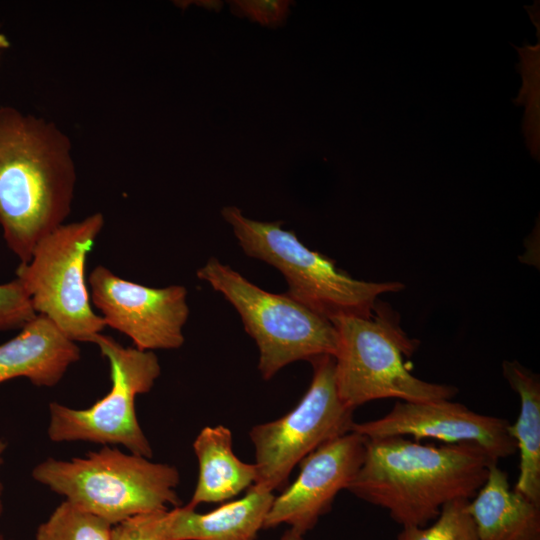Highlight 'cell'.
Instances as JSON below:
<instances>
[{
    "instance_id": "1",
    "label": "cell",
    "mask_w": 540,
    "mask_h": 540,
    "mask_svg": "<svg viewBox=\"0 0 540 540\" xmlns=\"http://www.w3.org/2000/svg\"><path fill=\"white\" fill-rule=\"evenodd\" d=\"M76 167L69 137L53 122L0 107V225L21 263L71 211Z\"/></svg>"
},
{
    "instance_id": "2",
    "label": "cell",
    "mask_w": 540,
    "mask_h": 540,
    "mask_svg": "<svg viewBox=\"0 0 540 540\" xmlns=\"http://www.w3.org/2000/svg\"><path fill=\"white\" fill-rule=\"evenodd\" d=\"M365 445L347 490L386 509L402 527H423L446 503L472 499L498 463L471 443L434 446L393 436L366 439Z\"/></svg>"
},
{
    "instance_id": "3",
    "label": "cell",
    "mask_w": 540,
    "mask_h": 540,
    "mask_svg": "<svg viewBox=\"0 0 540 540\" xmlns=\"http://www.w3.org/2000/svg\"><path fill=\"white\" fill-rule=\"evenodd\" d=\"M33 479L114 526L130 517L178 507V469L167 463L104 445L70 460L47 458Z\"/></svg>"
},
{
    "instance_id": "4",
    "label": "cell",
    "mask_w": 540,
    "mask_h": 540,
    "mask_svg": "<svg viewBox=\"0 0 540 540\" xmlns=\"http://www.w3.org/2000/svg\"><path fill=\"white\" fill-rule=\"evenodd\" d=\"M330 321L338 338L333 356L336 388L349 408L389 398L450 400L458 393L453 385L424 381L408 370L404 357L416 351L418 341L407 335L398 314L381 300L371 317L340 316Z\"/></svg>"
},
{
    "instance_id": "5",
    "label": "cell",
    "mask_w": 540,
    "mask_h": 540,
    "mask_svg": "<svg viewBox=\"0 0 540 540\" xmlns=\"http://www.w3.org/2000/svg\"><path fill=\"white\" fill-rule=\"evenodd\" d=\"M244 253L275 267L288 284L286 294L316 314L332 320L340 316L371 317L379 297L399 292L398 281L369 282L338 269L335 262L307 248L281 221L245 217L235 206L222 209Z\"/></svg>"
},
{
    "instance_id": "6",
    "label": "cell",
    "mask_w": 540,
    "mask_h": 540,
    "mask_svg": "<svg viewBox=\"0 0 540 540\" xmlns=\"http://www.w3.org/2000/svg\"><path fill=\"white\" fill-rule=\"evenodd\" d=\"M197 277L222 294L241 316L257 344L264 380L292 362L334 356L338 338L332 322L286 293L265 291L214 257L197 270Z\"/></svg>"
},
{
    "instance_id": "7",
    "label": "cell",
    "mask_w": 540,
    "mask_h": 540,
    "mask_svg": "<svg viewBox=\"0 0 540 540\" xmlns=\"http://www.w3.org/2000/svg\"><path fill=\"white\" fill-rule=\"evenodd\" d=\"M104 226L100 212L62 224L35 246L16 269L36 314L47 317L70 340L90 342L106 327L90 303L85 279L87 255Z\"/></svg>"
},
{
    "instance_id": "8",
    "label": "cell",
    "mask_w": 540,
    "mask_h": 540,
    "mask_svg": "<svg viewBox=\"0 0 540 540\" xmlns=\"http://www.w3.org/2000/svg\"><path fill=\"white\" fill-rule=\"evenodd\" d=\"M92 343L109 362L111 389L85 409L51 402L49 439L121 445L130 453L151 458L152 447L137 419L135 400L137 395L149 392L160 376L158 357L153 351L124 347L102 333Z\"/></svg>"
},
{
    "instance_id": "9",
    "label": "cell",
    "mask_w": 540,
    "mask_h": 540,
    "mask_svg": "<svg viewBox=\"0 0 540 540\" xmlns=\"http://www.w3.org/2000/svg\"><path fill=\"white\" fill-rule=\"evenodd\" d=\"M309 362L313 376L299 403L282 417L257 424L249 432L257 469L252 486L259 490L284 489L293 468L307 455L352 430L354 410L338 395L333 356Z\"/></svg>"
},
{
    "instance_id": "10",
    "label": "cell",
    "mask_w": 540,
    "mask_h": 540,
    "mask_svg": "<svg viewBox=\"0 0 540 540\" xmlns=\"http://www.w3.org/2000/svg\"><path fill=\"white\" fill-rule=\"evenodd\" d=\"M90 300L106 326L128 336L144 351L180 348L189 316L187 290L181 285L148 287L96 266L88 277Z\"/></svg>"
},
{
    "instance_id": "11",
    "label": "cell",
    "mask_w": 540,
    "mask_h": 540,
    "mask_svg": "<svg viewBox=\"0 0 540 540\" xmlns=\"http://www.w3.org/2000/svg\"><path fill=\"white\" fill-rule=\"evenodd\" d=\"M505 419L476 413L448 399L409 402L397 401L383 417L357 423L352 432L366 439L410 436L430 438L447 444L471 443L498 461L517 452Z\"/></svg>"
},
{
    "instance_id": "12",
    "label": "cell",
    "mask_w": 540,
    "mask_h": 540,
    "mask_svg": "<svg viewBox=\"0 0 540 540\" xmlns=\"http://www.w3.org/2000/svg\"><path fill=\"white\" fill-rule=\"evenodd\" d=\"M366 439L355 432L337 437L307 455L295 481L275 496L263 528L287 524L305 535L328 513L361 467Z\"/></svg>"
},
{
    "instance_id": "13",
    "label": "cell",
    "mask_w": 540,
    "mask_h": 540,
    "mask_svg": "<svg viewBox=\"0 0 540 540\" xmlns=\"http://www.w3.org/2000/svg\"><path fill=\"white\" fill-rule=\"evenodd\" d=\"M79 358L76 342L37 314L19 334L0 345V384L24 377L33 385L52 387Z\"/></svg>"
},
{
    "instance_id": "14",
    "label": "cell",
    "mask_w": 540,
    "mask_h": 540,
    "mask_svg": "<svg viewBox=\"0 0 540 540\" xmlns=\"http://www.w3.org/2000/svg\"><path fill=\"white\" fill-rule=\"evenodd\" d=\"M274 498L251 486L242 498L205 514L186 505L168 509L164 540H255Z\"/></svg>"
},
{
    "instance_id": "15",
    "label": "cell",
    "mask_w": 540,
    "mask_h": 540,
    "mask_svg": "<svg viewBox=\"0 0 540 540\" xmlns=\"http://www.w3.org/2000/svg\"><path fill=\"white\" fill-rule=\"evenodd\" d=\"M468 511L477 540H540V505L511 488L497 463L469 500Z\"/></svg>"
},
{
    "instance_id": "16",
    "label": "cell",
    "mask_w": 540,
    "mask_h": 540,
    "mask_svg": "<svg viewBox=\"0 0 540 540\" xmlns=\"http://www.w3.org/2000/svg\"><path fill=\"white\" fill-rule=\"evenodd\" d=\"M193 450L198 478L187 507L195 509L200 504L227 501L255 483L256 466L235 455L232 432L227 427H204L193 442Z\"/></svg>"
},
{
    "instance_id": "17",
    "label": "cell",
    "mask_w": 540,
    "mask_h": 540,
    "mask_svg": "<svg viewBox=\"0 0 540 540\" xmlns=\"http://www.w3.org/2000/svg\"><path fill=\"white\" fill-rule=\"evenodd\" d=\"M503 376L518 394L520 411L508 433L519 451V476L514 489L540 505V381L517 361L502 363Z\"/></svg>"
},
{
    "instance_id": "18",
    "label": "cell",
    "mask_w": 540,
    "mask_h": 540,
    "mask_svg": "<svg viewBox=\"0 0 540 540\" xmlns=\"http://www.w3.org/2000/svg\"><path fill=\"white\" fill-rule=\"evenodd\" d=\"M112 525L64 500L39 525L34 540H109Z\"/></svg>"
},
{
    "instance_id": "19",
    "label": "cell",
    "mask_w": 540,
    "mask_h": 540,
    "mask_svg": "<svg viewBox=\"0 0 540 540\" xmlns=\"http://www.w3.org/2000/svg\"><path fill=\"white\" fill-rule=\"evenodd\" d=\"M467 499L446 503L430 527L406 526L397 540H477Z\"/></svg>"
},
{
    "instance_id": "20",
    "label": "cell",
    "mask_w": 540,
    "mask_h": 540,
    "mask_svg": "<svg viewBox=\"0 0 540 540\" xmlns=\"http://www.w3.org/2000/svg\"><path fill=\"white\" fill-rule=\"evenodd\" d=\"M36 315L19 280L0 284V332L21 329Z\"/></svg>"
},
{
    "instance_id": "21",
    "label": "cell",
    "mask_w": 540,
    "mask_h": 540,
    "mask_svg": "<svg viewBox=\"0 0 540 540\" xmlns=\"http://www.w3.org/2000/svg\"><path fill=\"white\" fill-rule=\"evenodd\" d=\"M166 511L139 514L112 526L109 540H164Z\"/></svg>"
},
{
    "instance_id": "22",
    "label": "cell",
    "mask_w": 540,
    "mask_h": 540,
    "mask_svg": "<svg viewBox=\"0 0 540 540\" xmlns=\"http://www.w3.org/2000/svg\"><path fill=\"white\" fill-rule=\"evenodd\" d=\"M291 4L292 1L287 0H235L230 2L234 14L273 28L285 21Z\"/></svg>"
},
{
    "instance_id": "23",
    "label": "cell",
    "mask_w": 540,
    "mask_h": 540,
    "mask_svg": "<svg viewBox=\"0 0 540 540\" xmlns=\"http://www.w3.org/2000/svg\"><path fill=\"white\" fill-rule=\"evenodd\" d=\"M6 448H7L6 442L4 440H0V468L4 463V455H5ZM3 491H4V486L0 480V516L3 512Z\"/></svg>"
},
{
    "instance_id": "24",
    "label": "cell",
    "mask_w": 540,
    "mask_h": 540,
    "mask_svg": "<svg viewBox=\"0 0 540 540\" xmlns=\"http://www.w3.org/2000/svg\"><path fill=\"white\" fill-rule=\"evenodd\" d=\"M280 540H303V535L289 528L283 533Z\"/></svg>"
},
{
    "instance_id": "25",
    "label": "cell",
    "mask_w": 540,
    "mask_h": 540,
    "mask_svg": "<svg viewBox=\"0 0 540 540\" xmlns=\"http://www.w3.org/2000/svg\"><path fill=\"white\" fill-rule=\"evenodd\" d=\"M10 46V42L5 34L0 32V55L1 52Z\"/></svg>"
},
{
    "instance_id": "26",
    "label": "cell",
    "mask_w": 540,
    "mask_h": 540,
    "mask_svg": "<svg viewBox=\"0 0 540 540\" xmlns=\"http://www.w3.org/2000/svg\"><path fill=\"white\" fill-rule=\"evenodd\" d=\"M0 540H11L0 533Z\"/></svg>"
}]
</instances>
